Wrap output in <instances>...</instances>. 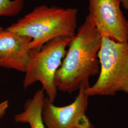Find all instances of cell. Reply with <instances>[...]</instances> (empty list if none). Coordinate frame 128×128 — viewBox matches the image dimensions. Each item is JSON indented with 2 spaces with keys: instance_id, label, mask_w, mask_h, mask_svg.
<instances>
[{
  "instance_id": "1",
  "label": "cell",
  "mask_w": 128,
  "mask_h": 128,
  "mask_svg": "<svg viewBox=\"0 0 128 128\" xmlns=\"http://www.w3.org/2000/svg\"><path fill=\"white\" fill-rule=\"evenodd\" d=\"M102 37L87 16L76 34L55 75L58 90L72 94L100 72L98 53Z\"/></svg>"
},
{
  "instance_id": "2",
  "label": "cell",
  "mask_w": 128,
  "mask_h": 128,
  "mask_svg": "<svg viewBox=\"0 0 128 128\" xmlns=\"http://www.w3.org/2000/svg\"><path fill=\"white\" fill-rule=\"evenodd\" d=\"M78 12L74 8L41 5L6 28L31 38L30 48L38 51L55 38L73 37L77 28Z\"/></svg>"
},
{
  "instance_id": "3",
  "label": "cell",
  "mask_w": 128,
  "mask_h": 128,
  "mask_svg": "<svg viewBox=\"0 0 128 128\" xmlns=\"http://www.w3.org/2000/svg\"><path fill=\"white\" fill-rule=\"evenodd\" d=\"M98 58L99 77L86 88L87 96H114L119 92L128 94V41L120 42L102 37Z\"/></svg>"
},
{
  "instance_id": "4",
  "label": "cell",
  "mask_w": 128,
  "mask_h": 128,
  "mask_svg": "<svg viewBox=\"0 0 128 128\" xmlns=\"http://www.w3.org/2000/svg\"><path fill=\"white\" fill-rule=\"evenodd\" d=\"M71 39L68 37L56 38L46 43L40 50H32L30 63L23 80L24 89L40 82L47 97L54 102L58 91L55 75L66 55Z\"/></svg>"
},
{
  "instance_id": "5",
  "label": "cell",
  "mask_w": 128,
  "mask_h": 128,
  "mask_svg": "<svg viewBox=\"0 0 128 128\" xmlns=\"http://www.w3.org/2000/svg\"><path fill=\"white\" fill-rule=\"evenodd\" d=\"M89 84H84L71 104L57 106L46 97L42 110L43 122L47 128H94L86 112L89 96L85 91Z\"/></svg>"
},
{
  "instance_id": "6",
  "label": "cell",
  "mask_w": 128,
  "mask_h": 128,
  "mask_svg": "<svg viewBox=\"0 0 128 128\" xmlns=\"http://www.w3.org/2000/svg\"><path fill=\"white\" fill-rule=\"evenodd\" d=\"M121 0H89L87 15L102 37L128 41V20L120 9Z\"/></svg>"
},
{
  "instance_id": "7",
  "label": "cell",
  "mask_w": 128,
  "mask_h": 128,
  "mask_svg": "<svg viewBox=\"0 0 128 128\" xmlns=\"http://www.w3.org/2000/svg\"><path fill=\"white\" fill-rule=\"evenodd\" d=\"M32 38L0 27V67L25 72L31 58Z\"/></svg>"
},
{
  "instance_id": "8",
  "label": "cell",
  "mask_w": 128,
  "mask_h": 128,
  "mask_svg": "<svg viewBox=\"0 0 128 128\" xmlns=\"http://www.w3.org/2000/svg\"><path fill=\"white\" fill-rule=\"evenodd\" d=\"M44 99V91L42 89L38 90L32 98L25 102L23 111L15 115V122L28 124L30 128H46L42 116Z\"/></svg>"
},
{
  "instance_id": "9",
  "label": "cell",
  "mask_w": 128,
  "mask_h": 128,
  "mask_svg": "<svg viewBox=\"0 0 128 128\" xmlns=\"http://www.w3.org/2000/svg\"><path fill=\"white\" fill-rule=\"evenodd\" d=\"M24 4V0H0V16H16L20 12Z\"/></svg>"
},
{
  "instance_id": "10",
  "label": "cell",
  "mask_w": 128,
  "mask_h": 128,
  "mask_svg": "<svg viewBox=\"0 0 128 128\" xmlns=\"http://www.w3.org/2000/svg\"><path fill=\"white\" fill-rule=\"evenodd\" d=\"M9 102L8 100L4 101L0 103V118L4 115L9 107Z\"/></svg>"
},
{
  "instance_id": "11",
  "label": "cell",
  "mask_w": 128,
  "mask_h": 128,
  "mask_svg": "<svg viewBox=\"0 0 128 128\" xmlns=\"http://www.w3.org/2000/svg\"><path fill=\"white\" fill-rule=\"evenodd\" d=\"M121 2L122 7L128 12V0H121Z\"/></svg>"
}]
</instances>
